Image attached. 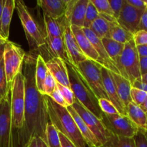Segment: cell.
I'll return each instance as SVG.
<instances>
[{
	"label": "cell",
	"mask_w": 147,
	"mask_h": 147,
	"mask_svg": "<svg viewBox=\"0 0 147 147\" xmlns=\"http://www.w3.org/2000/svg\"><path fill=\"white\" fill-rule=\"evenodd\" d=\"M44 15V22L45 26L46 35L47 38H55L63 37L64 32L67 27H70V23L63 16L57 20L53 19L49 16Z\"/></svg>",
	"instance_id": "cell-21"
},
{
	"label": "cell",
	"mask_w": 147,
	"mask_h": 147,
	"mask_svg": "<svg viewBox=\"0 0 147 147\" xmlns=\"http://www.w3.org/2000/svg\"><path fill=\"white\" fill-rule=\"evenodd\" d=\"M59 137H60L61 147H76V145L68 138H67L60 132H59Z\"/></svg>",
	"instance_id": "cell-45"
},
{
	"label": "cell",
	"mask_w": 147,
	"mask_h": 147,
	"mask_svg": "<svg viewBox=\"0 0 147 147\" xmlns=\"http://www.w3.org/2000/svg\"><path fill=\"white\" fill-rule=\"evenodd\" d=\"M15 9L22 23L32 53L40 49H46L45 36L42 34L37 22L29 12L23 1H15Z\"/></svg>",
	"instance_id": "cell-5"
},
{
	"label": "cell",
	"mask_w": 147,
	"mask_h": 147,
	"mask_svg": "<svg viewBox=\"0 0 147 147\" xmlns=\"http://www.w3.org/2000/svg\"><path fill=\"white\" fill-rule=\"evenodd\" d=\"M108 1L110 4L111 8L113 11V17L117 20L120 15L121 11L124 0H108Z\"/></svg>",
	"instance_id": "cell-41"
},
{
	"label": "cell",
	"mask_w": 147,
	"mask_h": 147,
	"mask_svg": "<svg viewBox=\"0 0 147 147\" xmlns=\"http://www.w3.org/2000/svg\"><path fill=\"white\" fill-rule=\"evenodd\" d=\"M126 116L135 123L139 129H144L146 126V113L138 105L131 102L126 108Z\"/></svg>",
	"instance_id": "cell-25"
},
{
	"label": "cell",
	"mask_w": 147,
	"mask_h": 147,
	"mask_svg": "<svg viewBox=\"0 0 147 147\" xmlns=\"http://www.w3.org/2000/svg\"><path fill=\"white\" fill-rule=\"evenodd\" d=\"M144 11V10L138 9L132 7L124 0L121 11L117 20L118 24L134 34L138 31Z\"/></svg>",
	"instance_id": "cell-12"
},
{
	"label": "cell",
	"mask_w": 147,
	"mask_h": 147,
	"mask_svg": "<svg viewBox=\"0 0 147 147\" xmlns=\"http://www.w3.org/2000/svg\"><path fill=\"white\" fill-rule=\"evenodd\" d=\"M136 50H137L139 58L147 57V45L136 46Z\"/></svg>",
	"instance_id": "cell-48"
},
{
	"label": "cell",
	"mask_w": 147,
	"mask_h": 147,
	"mask_svg": "<svg viewBox=\"0 0 147 147\" xmlns=\"http://www.w3.org/2000/svg\"><path fill=\"white\" fill-rule=\"evenodd\" d=\"M138 30H144V31L147 32V8L144 11Z\"/></svg>",
	"instance_id": "cell-46"
},
{
	"label": "cell",
	"mask_w": 147,
	"mask_h": 147,
	"mask_svg": "<svg viewBox=\"0 0 147 147\" xmlns=\"http://www.w3.org/2000/svg\"><path fill=\"white\" fill-rule=\"evenodd\" d=\"M68 73L70 87L75 98L78 100L87 110L101 120L102 111L98 105V99L89 87L87 82L75 66L66 64Z\"/></svg>",
	"instance_id": "cell-3"
},
{
	"label": "cell",
	"mask_w": 147,
	"mask_h": 147,
	"mask_svg": "<svg viewBox=\"0 0 147 147\" xmlns=\"http://www.w3.org/2000/svg\"><path fill=\"white\" fill-rule=\"evenodd\" d=\"M146 126H145L144 130H147V112H146Z\"/></svg>",
	"instance_id": "cell-55"
},
{
	"label": "cell",
	"mask_w": 147,
	"mask_h": 147,
	"mask_svg": "<svg viewBox=\"0 0 147 147\" xmlns=\"http://www.w3.org/2000/svg\"><path fill=\"white\" fill-rule=\"evenodd\" d=\"M90 1L95 6L99 14H106L113 16V11L108 0H90Z\"/></svg>",
	"instance_id": "cell-38"
},
{
	"label": "cell",
	"mask_w": 147,
	"mask_h": 147,
	"mask_svg": "<svg viewBox=\"0 0 147 147\" xmlns=\"http://www.w3.org/2000/svg\"><path fill=\"white\" fill-rule=\"evenodd\" d=\"M25 55L24 50L17 44L9 40L5 43L4 66L7 83L9 87L16 76L22 70Z\"/></svg>",
	"instance_id": "cell-7"
},
{
	"label": "cell",
	"mask_w": 147,
	"mask_h": 147,
	"mask_svg": "<svg viewBox=\"0 0 147 147\" xmlns=\"http://www.w3.org/2000/svg\"><path fill=\"white\" fill-rule=\"evenodd\" d=\"M140 107L142 108V109L145 112V113L147 112V98L146 99V100H145L144 103L142 105H141Z\"/></svg>",
	"instance_id": "cell-53"
},
{
	"label": "cell",
	"mask_w": 147,
	"mask_h": 147,
	"mask_svg": "<svg viewBox=\"0 0 147 147\" xmlns=\"http://www.w3.org/2000/svg\"><path fill=\"white\" fill-rule=\"evenodd\" d=\"M100 147H136L134 138L117 136L109 132L108 141Z\"/></svg>",
	"instance_id": "cell-30"
},
{
	"label": "cell",
	"mask_w": 147,
	"mask_h": 147,
	"mask_svg": "<svg viewBox=\"0 0 147 147\" xmlns=\"http://www.w3.org/2000/svg\"><path fill=\"white\" fill-rule=\"evenodd\" d=\"M26 147H48V146L42 138L35 136L30 139Z\"/></svg>",
	"instance_id": "cell-42"
},
{
	"label": "cell",
	"mask_w": 147,
	"mask_h": 147,
	"mask_svg": "<svg viewBox=\"0 0 147 147\" xmlns=\"http://www.w3.org/2000/svg\"><path fill=\"white\" fill-rule=\"evenodd\" d=\"M137 81H140V82H142V83H146V84H147V73L141 76V78H139V80H137Z\"/></svg>",
	"instance_id": "cell-52"
},
{
	"label": "cell",
	"mask_w": 147,
	"mask_h": 147,
	"mask_svg": "<svg viewBox=\"0 0 147 147\" xmlns=\"http://www.w3.org/2000/svg\"><path fill=\"white\" fill-rule=\"evenodd\" d=\"M131 86L133 88L140 89V90H144V91L146 92L147 93V84H146V83H142V82L136 80V81H134L132 83Z\"/></svg>",
	"instance_id": "cell-49"
},
{
	"label": "cell",
	"mask_w": 147,
	"mask_h": 147,
	"mask_svg": "<svg viewBox=\"0 0 147 147\" xmlns=\"http://www.w3.org/2000/svg\"><path fill=\"white\" fill-rule=\"evenodd\" d=\"M56 84H57V82H56L55 79L48 71L45 80L43 83L42 93L43 95H45V96H50L55 90Z\"/></svg>",
	"instance_id": "cell-35"
},
{
	"label": "cell",
	"mask_w": 147,
	"mask_h": 147,
	"mask_svg": "<svg viewBox=\"0 0 147 147\" xmlns=\"http://www.w3.org/2000/svg\"><path fill=\"white\" fill-rule=\"evenodd\" d=\"M89 0H67L65 17L70 26L83 27Z\"/></svg>",
	"instance_id": "cell-13"
},
{
	"label": "cell",
	"mask_w": 147,
	"mask_h": 147,
	"mask_svg": "<svg viewBox=\"0 0 147 147\" xmlns=\"http://www.w3.org/2000/svg\"><path fill=\"white\" fill-rule=\"evenodd\" d=\"M100 121L109 132L117 136L134 138L139 130V128L127 116L109 115L102 112Z\"/></svg>",
	"instance_id": "cell-9"
},
{
	"label": "cell",
	"mask_w": 147,
	"mask_h": 147,
	"mask_svg": "<svg viewBox=\"0 0 147 147\" xmlns=\"http://www.w3.org/2000/svg\"><path fill=\"white\" fill-rule=\"evenodd\" d=\"M70 30H71L80 50H82L83 54L86 56L88 60H93V61L97 63L99 58L98 54L92 43L88 40L86 34H85L83 28L77 27V26L71 25Z\"/></svg>",
	"instance_id": "cell-16"
},
{
	"label": "cell",
	"mask_w": 147,
	"mask_h": 147,
	"mask_svg": "<svg viewBox=\"0 0 147 147\" xmlns=\"http://www.w3.org/2000/svg\"><path fill=\"white\" fill-rule=\"evenodd\" d=\"M98 105L100 110L103 113L109 115L119 114L116 108L113 106V103L106 98H100L98 100Z\"/></svg>",
	"instance_id": "cell-36"
},
{
	"label": "cell",
	"mask_w": 147,
	"mask_h": 147,
	"mask_svg": "<svg viewBox=\"0 0 147 147\" xmlns=\"http://www.w3.org/2000/svg\"><path fill=\"white\" fill-rule=\"evenodd\" d=\"M99 13L95 6L90 0H89L88 4L87 9H86V17H85L84 24H83V28L90 29V26L93 24V22L98 17Z\"/></svg>",
	"instance_id": "cell-32"
},
{
	"label": "cell",
	"mask_w": 147,
	"mask_h": 147,
	"mask_svg": "<svg viewBox=\"0 0 147 147\" xmlns=\"http://www.w3.org/2000/svg\"><path fill=\"white\" fill-rule=\"evenodd\" d=\"M63 38H64V41L67 49L69 55L73 62V66L77 67L80 63L88 60L86 56L83 54L82 50H80L73 32L70 30V27H67L65 29L64 34H63Z\"/></svg>",
	"instance_id": "cell-19"
},
{
	"label": "cell",
	"mask_w": 147,
	"mask_h": 147,
	"mask_svg": "<svg viewBox=\"0 0 147 147\" xmlns=\"http://www.w3.org/2000/svg\"><path fill=\"white\" fill-rule=\"evenodd\" d=\"M45 40L46 42V50L52 55V57H58L63 60L66 64L73 66L63 36L55 38H47L45 37Z\"/></svg>",
	"instance_id": "cell-18"
},
{
	"label": "cell",
	"mask_w": 147,
	"mask_h": 147,
	"mask_svg": "<svg viewBox=\"0 0 147 147\" xmlns=\"http://www.w3.org/2000/svg\"><path fill=\"white\" fill-rule=\"evenodd\" d=\"M101 67L100 64L90 60H85L76 67L98 100L109 99L102 81Z\"/></svg>",
	"instance_id": "cell-8"
},
{
	"label": "cell",
	"mask_w": 147,
	"mask_h": 147,
	"mask_svg": "<svg viewBox=\"0 0 147 147\" xmlns=\"http://www.w3.org/2000/svg\"><path fill=\"white\" fill-rule=\"evenodd\" d=\"M67 109L74 119L80 134L86 142L88 147H100V143L97 140L96 136L92 133V131L90 130L88 126L86 125V123L83 121L81 117L74 110V109L72 106H67Z\"/></svg>",
	"instance_id": "cell-22"
},
{
	"label": "cell",
	"mask_w": 147,
	"mask_h": 147,
	"mask_svg": "<svg viewBox=\"0 0 147 147\" xmlns=\"http://www.w3.org/2000/svg\"><path fill=\"white\" fill-rule=\"evenodd\" d=\"M119 75L133 83L141 78L139 56L133 40L126 43L123 53L116 63Z\"/></svg>",
	"instance_id": "cell-6"
},
{
	"label": "cell",
	"mask_w": 147,
	"mask_h": 147,
	"mask_svg": "<svg viewBox=\"0 0 147 147\" xmlns=\"http://www.w3.org/2000/svg\"><path fill=\"white\" fill-rule=\"evenodd\" d=\"M85 34H86L88 40L93 45L94 48L97 51L98 54L99 55V58L98 60L97 63L103 66V67L107 69L109 71L113 72L119 74V72L115 65L114 62L110 58V57L108 55L107 52L105 50V47L102 43L101 40L98 38L90 29L83 28Z\"/></svg>",
	"instance_id": "cell-15"
},
{
	"label": "cell",
	"mask_w": 147,
	"mask_h": 147,
	"mask_svg": "<svg viewBox=\"0 0 147 147\" xmlns=\"http://www.w3.org/2000/svg\"><path fill=\"white\" fill-rule=\"evenodd\" d=\"M101 42L109 56L114 62L115 65H116L119 57L123 53L125 44L118 42L115 41V40H112L111 38H109V37L103 38L101 40Z\"/></svg>",
	"instance_id": "cell-26"
},
{
	"label": "cell",
	"mask_w": 147,
	"mask_h": 147,
	"mask_svg": "<svg viewBox=\"0 0 147 147\" xmlns=\"http://www.w3.org/2000/svg\"><path fill=\"white\" fill-rule=\"evenodd\" d=\"M48 70L46 65V61L40 54L37 56L35 66V83L39 92L42 93V86L47 77Z\"/></svg>",
	"instance_id": "cell-27"
},
{
	"label": "cell",
	"mask_w": 147,
	"mask_h": 147,
	"mask_svg": "<svg viewBox=\"0 0 147 147\" xmlns=\"http://www.w3.org/2000/svg\"><path fill=\"white\" fill-rule=\"evenodd\" d=\"M4 47H5V44L0 45V63L1 60L4 58Z\"/></svg>",
	"instance_id": "cell-51"
},
{
	"label": "cell",
	"mask_w": 147,
	"mask_h": 147,
	"mask_svg": "<svg viewBox=\"0 0 147 147\" xmlns=\"http://www.w3.org/2000/svg\"><path fill=\"white\" fill-rule=\"evenodd\" d=\"M111 24L112 23L109 22L103 17L99 15L98 17L91 24L90 30L100 40H102L105 37H109Z\"/></svg>",
	"instance_id": "cell-29"
},
{
	"label": "cell",
	"mask_w": 147,
	"mask_h": 147,
	"mask_svg": "<svg viewBox=\"0 0 147 147\" xmlns=\"http://www.w3.org/2000/svg\"><path fill=\"white\" fill-rule=\"evenodd\" d=\"M10 92L0 102V147H11V116Z\"/></svg>",
	"instance_id": "cell-11"
},
{
	"label": "cell",
	"mask_w": 147,
	"mask_h": 147,
	"mask_svg": "<svg viewBox=\"0 0 147 147\" xmlns=\"http://www.w3.org/2000/svg\"><path fill=\"white\" fill-rule=\"evenodd\" d=\"M37 55L30 53L24 59L22 73L24 78V123L21 129L11 136V147H26L30 139L37 136L46 142V128L50 122L45 95L38 91L35 83Z\"/></svg>",
	"instance_id": "cell-1"
},
{
	"label": "cell",
	"mask_w": 147,
	"mask_h": 147,
	"mask_svg": "<svg viewBox=\"0 0 147 147\" xmlns=\"http://www.w3.org/2000/svg\"><path fill=\"white\" fill-rule=\"evenodd\" d=\"M15 9L14 0H5L1 18V33L0 35L4 40H8L9 36V29L13 12Z\"/></svg>",
	"instance_id": "cell-24"
},
{
	"label": "cell",
	"mask_w": 147,
	"mask_h": 147,
	"mask_svg": "<svg viewBox=\"0 0 147 147\" xmlns=\"http://www.w3.org/2000/svg\"><path fill=\"white\" fill-rule=\"evenodd\" d=\"M49 120L58 132L68 138L76 147H87L74 119L67 108L60 106L50 96H45Z\"/></svg>",
	"instance_id": "cell-2"
},
{
	"label": "cell",
	"mask_w": 147,
	"mask_h": 147,
	"mask_svg": "<svg viewBox=\"0 0 147 147\" xmlns=\"http://www.w3.org/2000/svg\"><path fill=\"white\" fill-rule=\"evenodd\" d=\"M109 38L112 39L118 42L126 44L133 40V34L123 28L118 24V22H115L112 23L111 26Z\"/></svg>",
	"instance_id": "cell-28"
},
{
	"label": "cell",
	"mask_w": 147,
	"mask_h": 147,
	"mask_svg": "<svg viewBox=\"0 0 147 147\" xmlns=\"http://www.w3.org/2000/svg\"><path fill=\"white\" fill-rule=\"evenodd\" d=\"M37 3L45 15L55 20L65 16L67 0H38Z\"/></svg>",
	"instance_id": "cell-20"
},
{
	"label": "cell",
	"mask_w": 147,
	"mask_h": 147,
	"mask_svg": "<svg viewBox=\"0 0 147 147\" xmlns=\"http://www.w3.org/2000/svg\"><path fill=\"white\" fill-rule=\"evenodd\" d=\"M133 40L136 46L147 45V32L138 30L133 34Z\"/></svg>",
	"instance_id": "cell-39"
},
{
	"label": "cell",
	"mask_w": 147,
	"mask_h": 147,
	"mask_svg": "<svg viewBox=\"0 0 147 147\" xmlns=\"http://www.w3.org/2000/svg\"><path fill=\"white\" fill-rule=\"evenodd\" d=\"M48 96H50V97L58 105H60V106H63V107L67 108V106H66L65 104V102L63 96H62V95L60 94V91H59L58 89L57 88V87H56L55 90L54 91H53V93Z\"/></svg>",
	"instance_id": "cell-43"
},
{
	"label": "cell",
	"mask_w": 147,
	"mask_h": 147,
	"mask_svg": "<svg viewBox=\"0 0 147 147\" xmlns=\"http://www.w3.org/2000/svg\"><path fill=\"white\" fill-rule=\"evenodd\" d=\"M72 107L81 117L83 121L86 123L92 133L94 134L97 140L100 143V146L106 143L109 136V132L103 126L100 119L95 116L91 112L86 109L78 100L75 99V102Z\"/></svg>",
	"instance_id": "cell-10"
},
{
	"label": "cell",
	"mask_w": 147,
	"mask_h": 147,
	"mask_svg": "<svg viewBox=\"0 0 147 147\" xmlns=\"http://www.w3.org/2000/svg\"><path fill=\"white\" fill-rule=\"evenodd\" d=\"M0 37H1V35H0ZM3 39H4V38H3Z\"/></svg>",
	"instance_id": "cell-57"
},
{
	"label": "cell",
	"mask_w": 147,
	"mask_h": 147,
	"mask_svg": "<svg viewBox=\"0 0 147 147\" xmlns=\"http://www.w3.org/2000/svg\"><path fill=\"white\" fill-rule=\"evenodd\" d=\"M10 92V87L7 83L6 73L4 71V58L0 63V102Z\"/></svg>",
	"instance_id": "cell-33"
},
{
	"label": "cell",
	"mask_w": 147,
	"mask_h": 147,
	"mask_svg": "<svg viewBox=\"0 0 147 147\" xmlns=\"http://www.w3.org/2000/svg\"><path fill=\"white\" fill-rule=\"evenodd\" d=\"M24 78L22 70L16 76L10 86L12 134L22 128L24 114ZM11 134V136H12Z\"/></svg>",
	"instance_id": "cell-4"
},
{
	"label": "cell",
	"mask_w": 147,
	"mask_h": 147,
	"mask_svg": "<svg viewBox=\"0 0 147 147\" xmlns=\"http://www.w3.org/2000/svg\"><path fill=\"white\" fill-rule=\"evenodd\" d=\"M110 73L113 78L115 85H116L118 95L121 100L122 103L126 108V106L131 102H132L131 98V90L132 88L131 83L129 80L118 73H113L111 71H110Z\"/></svg>",
	"instance_id": "cell-23"
},
{
	"label": "cell",
	"mask_w": 147,
	"mask_h": 147,
	"mask_svg": "<svg viewBox=\"0 0 147 147\" xmlns=\"http://www.w3.org/2000/svg\"><path fill=\"white\" fill-rule=\"evenodd\" d=\"M144 131H145V133H146V134L147 136V130H144Z\"/></svg>",
	"instance_id": "cell-56"
},
{
	"label": "cell",
	"mask_w": 147,
	"mask_h": 147,
	"mask_svg": "<svg viewBox=\"0 0 147 147\" xmlns=\"http://www.w3.org/2000/svg\"><path fill=\"white\" fill-rule=\"evenodd\" d=\"M46 142L48 147H61L58 131L50 122L46 128Z\"/></svg>",
	"instance_id": "cell-31"
},
{
	"label": "cell",
	"mask_w": 147,
	"mask_h": 147,
	"mask_svg": "<svg viewBox=\"0 0 147 147\" xmlns=\"http://www.w3.org/2000/svg\"><path fill=\"white\" fill-rule=\"evenodd\" d=\"M131 98L133 103L140 106L147 98V93L140 89L132 87L131 90Z\"/></svg>",
	"instance_id": "cell-37"
},
{
	"label": "cell",
	"mask_w": 147,
	"mask_h": 147,
	"mask_svg": "<svg viewBox=\"0 0 147 147\" xmlns=\"http://www.w3.org/2000/svg\"><path fill=\"white\" fill-rule=\"evenodd\" d=\"M139 63H140L141 75L143 76L147 73V57L139 58Z\"/></svg>",
	"instance_id": "cell-47"
},
{
	"label": "cell",
	"mask_w": 147,
	"mask_h": 147,
	"mask_svg": "<svg viewBox=\"0 0 147 147\" xmlns=\"http://www.w3.org/2000/svg\"><path fill=\"white\" fill-rule=\"evenodd\" d=\"M134 139L136 147H147V136L144 129H139Z\"/></svg>",
	"instance_id": "cell-40"
},
{
	"label": "cell",
	"mask_w": 147,
	"mask_h": 147,
	"mask_svg": "<svg viewBox=\"0 0 147 147\" xmlns=\"http://www.w3.org/2000/svg\"><path fill=\"white\" fill-rule=\"evenodd\" d=\"M130 5L138 9L145 10L147 8V0H126Z\"/></svg>",
	"instance_id": "cell-44"
},
{
	"label": "cell",
	"mask_w": 147,
	"mask_h": 147,
	"mask_svg": "<svg viewBox=\"0 0 147 147\" xmlns=\"http://www.w3.org/2000/svg\"><path fill=\"white\" fill-rule=\"evenodd\" d=\"M100 72H101L102 81H103L105 91L107 95L108 98L113 103V106L116 108L119 114L126 116V107L122 103L121 100L118 95L117 91H116V85H115L110 71L102 66Z\"/></svg>",
	"instance_id": "cell-14"
},
{
	"label": "cell",
	"mask_w": 147,
	"mask_h": 147,
	"mask_svg": "<svg viewBox=\"0 0 147 147\" xmlns=\"http://www.w3.org/2000/svg\"><path fill=\"white\" fill-rule=\"evenodd\" d=\"M56 87H57V88L60 91V94L63 96L67 107V106H73L76 98H75L74 94H73L70 88L66 87V86H63V85L60 84L58 83H57V84H56Z\"/></svg>",
	"instance_id": "cell-34"
},
{
	"label": "cell",
	"mask_w": 147,
	"mask_h": 147,
	"mask_svg": "<svg viewBox=\"0 0 147 147\" xmlns=\"http://www.w3.org/2000/svg\"><path fill=\"white\" fill-rule=\"evenodd\" d=\"M4 3H5V0H0V33H1V14H2V10L4 5Z\"/></svg>",
	"instance_id": "cell-50"
},
{
	"label": "cell",
	"mask_w": 147,
	"mask_h": 147,
	"mask_svg": "<svg viewBox=\"0 0 147 147\" xmlns=\"http://www.w3.org/2000/svg\"><path fill=\"white\" fill-rule=\"evenodd\" d=\"M47 70L54 77L56 82L67 88L70 87L66 63L58 57H51L46 61Z\"/></svg>",
	"instance_id": "cell-17"
},
{
	"label": "cell",
	"mask_w": 147,
	"mask_h": 147,
	"mask_svg": "<svg viewBox=\"0 0 147 147\" xmlns=\"http://www.w3.org/2000/svg\"><path fill=\"white\" fill-rule=\"evenodd\" d=\"M8 40H6L4 39H3L2 37H0V45H2L5 44Z\"/></svg>",
	"instance_id": "cell-54"
}]
</instances>
